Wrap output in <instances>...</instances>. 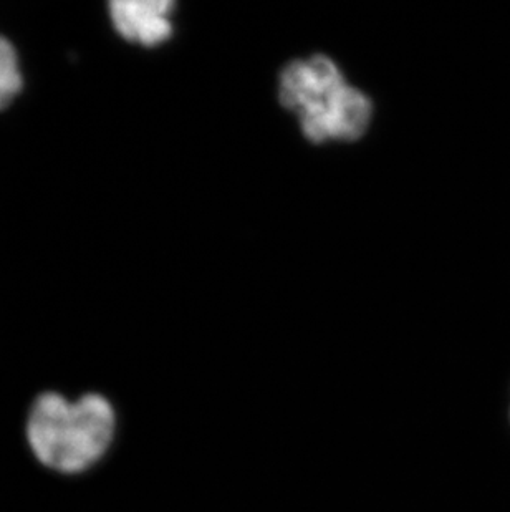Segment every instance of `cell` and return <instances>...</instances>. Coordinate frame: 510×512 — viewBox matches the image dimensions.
Masks as SVG:
<instances>
[{
	"mask_svg": "<svg viewBox=\"0 0 510 512\" xmlns=\"http://www.w3.org/2000/svg\"><path fill=\"white\" fill-rule=\"evenodd\" d=\"M22 90L19 60L9 40L0 37V110L9 107Z\"/></svg>",
	"mask_w": 510,
	"mask_h": 512,
	"instance_id": "4",
	"label": "cell"
},
{
	"mask_svg": "<svg viewBox=\"0 0 510 512\" xmlns=\"http://www.w3.org/2000/svg\"><path fill=\"white\" fill-rule=\"evenodd\" d=\"M115 431V411L100 395L68 403L57 393L37 398L27 438L40 463L60 473H80L105 455Z\"/></svg>",
	"mask_w": 510,
	"mask_h": 512,
	"instance_id": "2",
	"label": "cell"
},
{
	"mask_svg": "<svg viewBox=\"0 0 510 512\" xmlns=\"http://www.w3.org/2000/svg\"><path fill=\"white\" fill-rule=\"evenodd\" d=\"M173 0H113L111 20L126 40L156 47L173 35Z\"/></svg>",
	"mask_w": 510,
	"mask_h": 512,
	"instance_id": "3",
	"label": "cell"
},
{
	"mask_svg": "<svg viewBox=\"0 0 510 512\" xmlns=\"http://www.w3.org/2000/svg\"><path fill=\"white\" fill-rule=\"evenodd\" d=\"M279 98L315 145L358 140L373 120L371 98L350 85L342 68L327 55L287 63L279 77Z\"/></svg>",
	"mask_w": 510,
	"mask_h": 512,
	"instance_id": "1",
	"label": "cell"
}]
</instances>
